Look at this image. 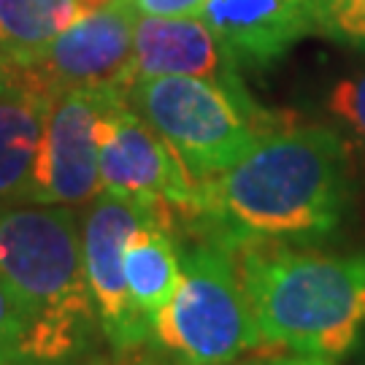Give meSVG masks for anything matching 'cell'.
Returning a JSON list of instances; mask_svg holds the SVG:
<instances>
[{"label": "cell", "instance_id": "cell-14", "mask_svg": "<svg viewBox=\"0 0 365 365\" xmlns=\"http://www.w3.org/2000/svg\"><path fill=\"white\" fill-rule=\"evenodd\" d=\"M84 14L81 0H0V54L27 68Z\"/></svg>", "mask_w": 365, "mask_h": 365}, {"label": "cell", "instance_id": "cell-5", "mask_svg": "<svg viewBox=\"0 0 365 365\" xmlns=\"http://www.w3.org/2000/svg\"><path fill=\"white\" fill-rule=\"evenodd\" d=\"M155 330L187 365H230L260 346L233 249L211 235L182 249V284Z\"/></svg>", "mask_w": 365, "mask_h": 365}, {"label": "cell", "instance_id": "cell-9", "mask_svg": "<svg viewBox=\"0 0 365 365\" xmlns=\"http://www.w3.org/2000/svg\"><path fill=\"white\" fill-rule=\"evenodd\" d=\"M101 192L141 197L179 211L190 209L195 197V179L128 101L111 106L101 125Z\"/></svg>", "mask_w": 365, "mask_h": 365}, {"label": "cell", "instance_id": "cell-21", "mask_svg": "<svg viewBox=\"0 0 365 365\" xmlns=\"http://www.w3.org/2000/svg\"><path fill=\"white\" fill-rule=\"evenodd\" d=\"M103 3H108V0H81V6H84L87 11H92V9H98V6H103Z\"/></svg>", "mask_w": 365, "mask_h": 365}, {"label": "cell", "instance_id": "cell-2", "mask_svg": "<svg viewBox=\"0 0 365 365\" xmlns=\"http://www.w3.org/2000/svg\"><path fill=\"white\" fill-rule=\"evenodd\" d=\"M0 282L25 322L22 365H90L106 341L68 206L0 211Z\"/></svg>", "mask_w": 365, "mask_h": 365}, {"label": "cell", "instance_id": "cell-8", "mask_svg": "<svg viewBox=\"0 0 365 365\" xmlns=\"http://www.w3.org/2000/svg\"><path fill=\"white\" fill-rule=\"evenodd\" d=\"M117 90H71L52 98L43 144L25 200L38 206H76L101 190V125Z\"/></svg>", "mask_w": 365, "mask_h": 365}, {"label": "cell", "instance_id": "cell-15", "mask_svg": "<svg viewBox=\"0 0 365 365\" xmlns=\"http://www.w3.org/2000/svg\"><path fill=\"white\" fill-rule=\"evenodd\" d=\"M317 33L365 52V0H317Z\"/></svg>", "mask_w": 365, "mask_h": 365}, {"label": "cell", "instance_id": "cell-19", "mask_svg": "<svg viewBox=\"0 0 365 365\" xmlns=\"http://www.w3.org/2000/svg\"><path fill=\"white\" fill-rule=\"evenodd\" d=\"M230 365H333L319 354H289V357H255L247 363H230Z\"/></svg>", "mask_w": 365, "mask_h": 365}, {"label": "cell", "instance_id": "cell-4", "mask_svg": "<svg viewBox=\"0 0 365 365\" xmlns=\"http://www.w3.org/2000/svg\"><path fill=\"white\" fill-rule=\"evenodd\" d=\"M128 103L165 138L195 184L235 165L265 133L282 128L249 95L195 76L135 78Z\"/></svg>", "mask_w": 365, "mask_h": 365}, {"label": "cell", "instance_id": "cell-6", "mask_svg": "<svg viewBox=\"0 0 365 365\" xmlns=\"http://www.w3.org/2000/svg\"><path fill=\"white\" fill-rule=\"evenodd\" d=\"M168 206H160L141 197H125L101 192L92 200L81 227V257L90 284L92 300L98 309L101 330L114 354H128L146 341L157 339L155 325L149 322L130 295L125 279V244L130 235L160 214H168Z\"/></svg>", "mask_w": 365, "mask_h": 365}, {"label": "cell", "instance_id": "cell-12", "mask_svg": "<svg viewBox=\"0 0 365 365\" xmlns=\"http://www.w3.org/2000/svg\"><path fill=\"white\" fill-rule=\"evenodd\" d=\"M52 95L38 90L16 68V76L0 87V197H19L38 165Z\"/></svg>", "mask_w": 365, "mask_h": 365}, {"label": "cell", "instance_id": "cell-20", "mask_svg": "<svg viewBox=\"0 0 365 365\" xmlns=\"http://www.w3.org/2000/svg\"><path fill=\"white\" fill-rule=\"evenodd\" d=\"M14 76H16V68H14L11 63H9V60L0 54V87H3V84H9Z\"/></svg>", "mask_w": 365, "mask_h": 365}, {"label": "cell", "instance_id": "cell-18", "mask_svg": "<svg viewBox=\"0 0 365 365\" xmlns=\"http://www.w3.org/2000/svg\"><path fill=\"white\" fill-rule=\"evenodd\" d=\"M133 3L144 16H170V19L200 16L206 6V0H133Z\"/></svg>", "mask_w": 365, "mask_h": 365}, {"label": "cell", "instance_id": "cell-10", "mask_svg": "<svg viewBox=\"0 0 365 365\" xmlns=\"http://www.w3.org/2000/svg\"><path fill=\"white\" fill-rule=\"evenodd\" d=\"M200 19L238 68H268L317 33V0H206Z\"/></svg>", "mask_w": 365, "mask_h": 365}, {"label": "cell", "instance_id": "cell-13", "mask_svg": "<svg viewBox=\"0 0 365 365\" xmlns=\"http://www.w3.org/2000/svg\"><path fill=\"white\" fill-rule=\"evenodd\" d=\"M122 265L135 306L149 317L152 325H157V317L182 284V249L170 235L168 214L144 222L130 235Z\"/></svg>", "mask_w": 365, "mask_h": 365}, {"label": "cell", "instance_id": "cell-3", "mask_svg": "<svg viewBox=\"0 0 365 365\" xmlns=\"http://www.w3.org/2000/svg\"><path fill=\"white\" fill-rule=\"evenodd\" d=\"M233 255L262 344L319 357L357 344L365 325V252L252 241Z\"/></svg>", "mask_w": 365, "mask_h": 365}, {"label": "cell", "instance_id": "cell-7", "mask_svg": "<svg viewBox=\"0 0 365 365\" xmlns=\"http://www.w3.org/2000/svg\"><path fill=\"white\" fill-rule=\"evenodd\" d=\"M135 22L133 0H108L63 30L22 73L52 98L71 90L128 95L135 81Z\"/></svg>", "mask_w": 365, "mask_h": 365}, {"label": "cell", "instance_id": "cell-16", "mask_svg": "<svg viewBox=\"0 0 365 365\" xmlns=\"http://www.w3.org/2000/svg\"><path fill=\"white\" fill-rule=\"evenodd\" d=\"M327 108L365 144V71L341 78L327 98Z\"/></svg>", "mask_w": 365, "mask_h": 365}, {"label": "cell", "instance_id": "cell-1", "mask_svg": "<svg viewBox=\"0 0 365 365\" xmlns=\"http://www.w3.org/2000/svg\"><path fill=\"white\" fill-rule=\"evenodd\" d=\"M349 203V152L336 130L282 125L235 165L195 184L182 214L230 249L252 241H317L333 233Z\"/></svg>", "mask_w": 365, "mask_h": 365}, {"label": "cell", "instance_id": "cell-17", "mask_svg": "<svg viewBox=\"0 0 365 365\" xmlns=\"http://www.w3.org/2000/svg\"><path fill=\"white\" fill-rule=\"evenodd\" d=\"M22 344H25L22 314L9 287L0 282V363L22 365Z\"/></svg>", "mask_w": 365, "mask_h": 365}, {"label": "cell", "instance_id": "cell-22", "mask_svg": "<svg viewBox=\"0 0 365 365\" xmlns=\"http://www.w3.org/2000/svg\"><path fill=\"white\" fill-rule=\"evenodd\" d=\"M144 365H157V363H144Z\"/></svg>", "mask_w": 365, "mask_h": 365}, {"label": "cell", "instance_id": "cell-11", "mask_svg": "<svg viewBox=\"0 0 365 365\" xmlns=\"http://www.w3.org/2000/svg\"><path fill=\"white\" fill-rule=\"evenodd\" d=\"M135 78L195 76L249 95L238 63L200 16H141L135 22Z\"/></svg>", "mask_w": 365, "mask_h": 365}, {"label": "cell", "instance_id": "cell-23", "mask_svg": "<svg viewBox=\"0 0 365 365\" xmlns=\"http://www.w3.org/2000/svg\"><path fill=\"white\" fill-rule=\"evenodd\" d=\"M0 365H6V363H0Z\"/></svg>", "mask_w": 365, "mask_h": 365}]
</instances>
